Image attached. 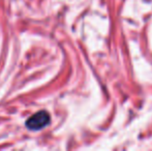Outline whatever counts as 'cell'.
<instances>
[{
    "mask_svg": "<svg viewBox=\"0 0 152 151\" xmlns=\"http://www.w3.org/2000/svg\"><path fill=\"white\" fill-rule=\"evenodd\" d=\"M50 115L46 111H39L26 121V127L30 131H40L50 123Z\"/></svg>",
    "mask_w": 152,
    "mask_h": 151,
    "instance_id": "6da1fadb",
    "label": "cell"
}]
</instances>
